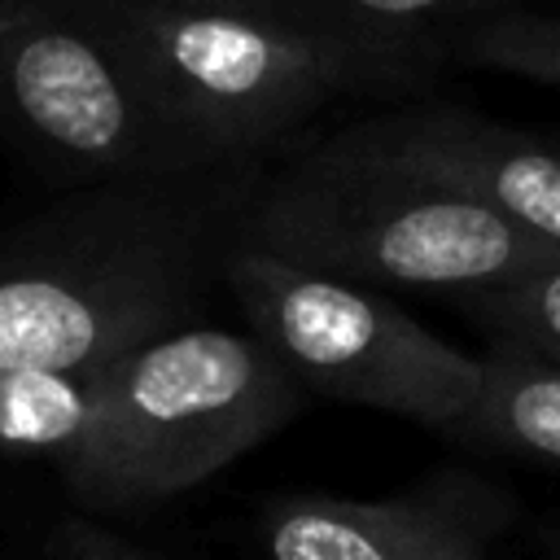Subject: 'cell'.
I'll return each mask as SVG.
<instances>
[{"mask_svg": "<svg viewBox=\"0 0 560 560\" xmlns=\"http://www.w3.org/2000/svg\"><path fill=\"white\" fill-rule=\"evenodd\" d=\"M258 184L236 158L0 214V363L83 368L192 324L228 289Z\"/></svg>", "mask_w": 560, "mask_h": 560, "instance_id": "1", "label": "cell"}, {"mask_svg": "<svg viewBox=\"0 0 560 560\" xmlns=\"http://www.w3.org/2000/svg\"><path fill=\"white\" fill-rule=\"evenodd\" d=\"M214 162L258 158L346 92L407 88L424 66L280 4L79 0Z\"/></svg>", "mask_w": 560, "mask_h": 560, "instance_id": "2", "label": "cell"}, {"mask_svg": "<svg viewBox=\"0 0 560 560\" xmlns=\"http://www.w3.org/2000/svg\"><path fill=\"white\" fill-rule=\"evenodd\" d=\"M306 398L258 332L184 324L96 363L92 416L52 468L88 512L149 508L280 433Z\"/></svg>", "mask_w": 560, "mask_h": 560, "instance_id": "3", "label": "cell"}, {"mask_svg": "<svg viewBox=\"0 0 560 560\" xmlns=\"http://www.w3.org/2000/svg\"><path fill=\"white\" fill-rule=\"evenodd\" d=\"M245 236L341 280L459 302L560 262V245L341 136L258 184Z\"/></svg>", "mask_w": 560, "mask_h": 560, "instance_id": "4", "label": "cell"}, {"mask_svg": "<svg viewBox=\"0 0 560 560\" xmlns=\"http://www.w3.org/2000/svg\"><path fill=\"white\" fill-rule=\"evenodd\" d=\"M228 293L245 328L315 398L451 433L481 389V354L429 332L385 289L280 258L245 232L228 258Z\"/></svg>", "mask_w": 560, "mask_h": 560, "instance_id": "5", "label": "cell"}, {"mask_svg": "<svg viewBox=\"0 0 560 560\" xmlns=\"http://www.w3.org/2000/svg\"><path fill=\"white\" fill-rule=\"evenodd\" d=\"M0 127L79 184L219 166L79 0H0Z\"/></svg>", "mask_w": 560, "mask_h": 560, "instance_id": "6", "label": "cell"}, {"mask_svg": "<svg viewBox=\"0 0 560 560\" xmlns=\"http://www.w3.org/2000/svg\"><path fill=\"white\" fill-rule=\"evenodd\" d=\"M521 508L472 468H433L385 499L271 494L254 516L262 560H494Z\"/></svg>", "mask_w": 560, "mask_h": 560, "instance_id": "7", "label": "cell"}, {"mask_svg": "<svg viewBox=\"0 0 560 560\" xmlns=\"http://www.w3.org/2000/svg\"><path fill=\"white\" fill-rule=\"evenodd\" d=\"M354 149L446 184L560 245V140L459 105H420L341 131Z\"/></svg>", "mask_w": 560, "mask_h": 560, "instance_id": "8", "label": "cell"}, {"mask_svg": "<svg viewBox=\"0 0 560 560\" xmlns=\"http://www.w3.org/2000/svg\"><path fill=\"white\" fill-rule=\"evenodd\" d=\"M446 438L560 468V363L512 341H486L481 389Z\"/></svg>", "mask_w": 560, "mask_h": 560, "instance_id": "9", "label": "cell"}, {"mask_svg": "<svg viewBox=\"0 0 560 560\" xmlns=\"http://www.w3.org/2000/svg\"><path fill=\"white\" fill-rule=\"evenodd\" d=\"M276 4L324 31L407 57L424 70L433 57L451 52V44H442V35L433 31L446 26V35L455 39L468 22L503 9L499 0H276Z\"/></svg>", "mask_w": 560, "mask_h": 560, "instance_id": "10", "label": "cell"}, {"mask_svg": "<svg viewBox=\"0 0 560 560\" xmlns=\"http://www.w3.org/2000/svg\"><path fill=\"white\" fill-rule=\"evenodd\" d=\"M96 363L83 368H9L0 363V455L57 459L88 424Z\"/></svg>", "mask_w": 560, "mask_h": 560, "instance_id": "11", "label": "cell"}, {"mask_svg": "<svg viewBox=\"0 0 560 560\" xmlns=\"http://www.w3.org/2000/svg\"><path fill=\"white\" fill-rule=\"evenodd\" d=\"M451 57L516 74L542 88H560V13H538V9H494L477 22H468L451 39Z\"/></svg>", "mask_w": 560, "mask_h": 560, "instance_id": "12", "label": "cell"}, {"mask_svg": "<svg viewBox=\"0 0 560 560\" xmlns=\"http://www.w3.org/2000/svg\"><path fill=\"white\" fill-rule=\"evenodd\" d=\"M490 341H512L560 363V262L529 271L516 284L459 302Z\"/></svg>", "mask_w": 560, "mask_h": 560, "instance_id": "13", "label": "cell"}, {"mask_svg": "<svg viewBox=\"0 0 560 560\" xmlns=\"http://www.w3.org/2000/svg\"><path fill=\"white\" fill-rule=\"evenodd\" d=\"M44 556L48 560H162L158 551L131 542L127 534L109 529L92 512H74L66 521H57L44 538Z\"/></svg>", "mask_w": 560, "mask_h": 560, "instance_id": "14", "label": "cell"}, {"mask_svg": "<svg viewBox=\"0 0 560 560\" xmlns=\"http://www.w3.org/2000/svg\"><path fill=\"white\" fill-rule=\"evenodd\" d=\"M542 560H560V529H551L542 538Z\"/></svg>", "mask_w": 560, "mask_h": 560, "instance_id": "15", "label": "cell"}, {"mask_svg": "<svg viewBox=\"0 0 560 560\" xmlns=\"http://www.w3.org/2000/svg\"><path fill=\"white\" fill-rule=\"evenodd\" d=\"M219 4H276V0H219Z\"/></svg>", "mask_w": 560, "mask_h": 560, "instance_id": "16", "label": "cell"}]
</instances>
